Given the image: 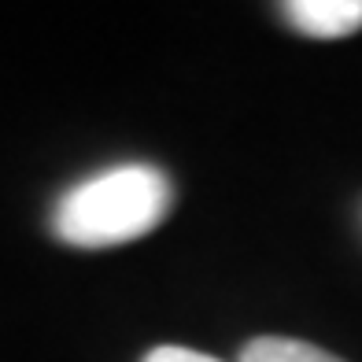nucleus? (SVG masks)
Wrapping results in <instances>:
<instances>
[{
	"label": "nucleus",
	"instance_id": "obj_1",
	"mask_svg": "<svg viewBox=\"0 0 362 362\" xmlns=\"http://www.w3.org/2000/svg\"><path fill=\"white\" fill-rule=\"evenodd\" d=\"M174 185L152 163H119L71 185L56 200L48 229L59 244L81 252L141 240L170 215Z\"/></svg>",
	"mask_w": 362,
	"mask_h": 362
},
{
	"label": "nucleus",
	"instance_id": "obj_2",
	"mask_svg": "<svg viewBox=\"0 0 362 362\" xmlns=\"http://www.w3.org/2000/svg\"><path fill=\"white\" fill-rule=\"evenodd\" d=\"M281 11L288 26L315 41H340L362 30V0H292Z\"/></svg>",
	"mask_w": 362,
	"mask_h": 362
},
{
	"label": "nucleus",
	"instance_id": "obj_4",
	"mask_svg": "<svg viewBox=\"0 0 362 362\" xmlns=\"http://www.w3.org/2000/svg\"><path fill=\"white\" fill-rule=\"evenodd\" d=\"M144 362H222L215 355H204L196 348H177V344H163V348H152L144 355Z\"/></svg>",
	"mask_w": 362,
	"mask_h": 362
},
{
	"label": "nucleus",
	"instance_id": "obj_3",
	"mask_svg": "<svg viewBox=\"0 0 362 362\" xmlns=\"http://www.w3.org/2000/svg\"><path fill=\"white\" fill-rule=\"evenodd\" d=\"M240 362H344L333 351L292 337H255L244 344Z\"/></svg>",
	"mask_w": 362,
	"mask_h": 362
}]
</instances>
